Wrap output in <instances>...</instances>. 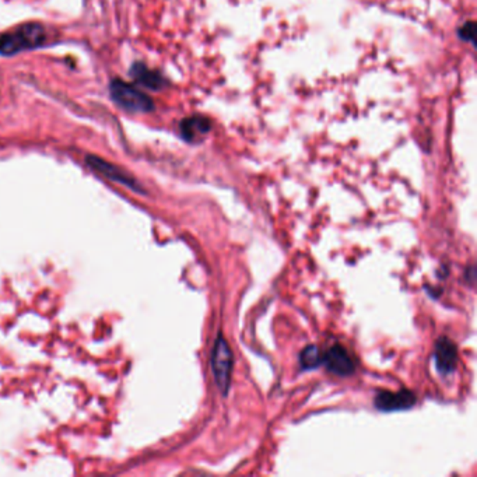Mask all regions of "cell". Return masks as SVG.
<instances>
[{
    "label": "cell",
    "mask_w": 477,
    "mask_h": 477,
    "mask_svg": "<svg viewBox=\"0 0 477 477\" xmlns=\"http://www.w3.org/2000/svg\"><path fill=\"white\" fill-rule=\"evenodd\" d=\"M46 30L39 24H24L12 32L0 37V55L12 57L19 52L28 50L43 45Z\"/></svg>",
    "instance_id": "6da1fadb"
},
{
    "label": "cell",
    "mask_w": 477,
    "mask_h": 477,
    "mask_svg": "<svg viewBox=\"0 0 477 477\" xmlns=\"http://www.w3.org/2000/svg\"><path fill=\"white\" fill-rule=\"evenodd\" d=\"M111 98L121 108L133 114H147L154 110L153 99L132 84L115 79L110 84Z\"/></svg>",
    "instance_id": "7a4b0ae2"
},
{
    "label": "cell",
    "mask_w": 477,
    "mask_h": 477,
    "mask_svg": "<svg viewBox=\"0 0 477 477\" xmlns=\"http://www.w3.org/2000/svg\"><path fill=\"white\" fill-rule=\"evenodd\" d=\"M234 365V356L222 333L217 335L213 351H211V369H213L215 381L220 392L227 396L231 385V374Z\"/></svg>",
    "instance_id": "3957f363"
},
{
    "label": "cell",
    "mask_w": 477,
    "mask_h": 477,
    "mask_svg": "<svg viewBox=\"0 0 477 477\" xmlns=\"http://www.w3.org/2000/svg\"><path fill=\"white\" fill-rule=\"evenodd\" d=\"M322 362L331 371L332 374L339 376V377H347L351 376L356 369V364L353 357L349 354V351L340 346L335 344L332 346L322 358Z\"/></svg>",
    "instance_id": "277c9868"
},
{
    "label": "cell",
    "mask_w": 477,
    "mask_h": 477,
    "mask_svg": "<svg viewBox=\"0 0 477 477\" xmlns=\"http://www.w3.org/2000/svg\"><path fill=\"white\" fill-rule=\"evenodd\" d=\"M86 162L94 171L104 175L105 178H110L118 184H122V185H125L133 191L140 192L137 181L133 177H130V174L121 170L119 167H117L108 162H105V160H102V158L95 157V155H87Z\"/></svg>",
    "instance_id": "5b68a950"
},
{
    "label": "cell",
    "mask_w": 477,
    "mask_h": 477,
    "mask_svg": "<svg viewBox=\"0 0 477 477\" xmlns=\"http://www.w3.org/2000/svg\"><path fill=\"white\" fill-rule=\"evenodd\" d=\"M458 349L452 340L448 338H440L434 349V362L436 368L441 376L452 374L456 368Z\"/></svg>",
    "instance_id": "8992f818"
},
{
    "label": "cell",
    "mask_w": 477,
    "mask_h": 477,
    "mask_svg": "<svg viewBox=\"0 0 477 477\" xmlns=\"http://www.w3.org/2000/svg\"><path fill=\"white\" fill-rule=\"evenodd\" d=\"M416 403V396L413 392L407 389H402L399 392H389L381 391L376 396V407L381 411H396V410H406L413 407Z\"/></svg>",
    "instance_id": "52a82bcc"
},
{
    "label": "cell",
    "mask_w": 477,
    "mask_h": 477,
    "mask_svg": "<svg viewBox=\"0 0 477 477\" xmlns=\"http://www.w3.org/2000/svg\"><path fill=\"white\" fill-rule=\"evenodd\" d=\"M129 73H130V76L133 77L135 81H137L143 87H146L148 90H153V91H160V90H163L164 87L168 86L167 80L164 79V76L160 72L148 69L142 62L133 64Z\"/></svg>",
    "instance_id": "ba28073f"
},
{
    "label": "cell",
    "mask_w": 477,
    "mask_h": 477,
    "mask_svg": "<svg viewBox=\"0 0 477 477\" xmlns=\"http://www.w3.org/2000/svg\"><path fill=\"white\" fill-rule=\"evenodd\" d=\"M179 129H181L182 137L186 142H195L199 136L206 135L211 129V125H210V121L207 118L196 115V117L185 118L181 122Z\"/></svg>",
    "instance_id": "9c48e42d"
},
{
    "label": "cell",
    "mask_w": 477,
    "mask_h": 477,
    "mask_svg": "<svg viewBox=\"0 0 477 477\" xmlns=\"http://www.w3.org/2000/svg\"><path fill=\"white\" fill-rule=\"evenodd\" d=\"M324 354L318 346H306L300 354V364L302 369H315L322 364Z\"/></svg>",
    "instance_id": "30bf717a"
},
{
    "label": "cell",
    "mask_w": 477,
    "mask_h": 477,
    "mask_svg": "<svg viewBox=\"0 0 477 477\" xmlns=\"http://www.w3.org/2000/svg\"><path fill=\"white\" fill-rule=\"evenodd\" d=\"M458 35L460 39L463 41H467V42H471L474 43V35H476V24L473 21H467L466 24H463L459 31H458Z\"/></svg>",
    "instance_id": "8fae6325"
}]
</instances>
